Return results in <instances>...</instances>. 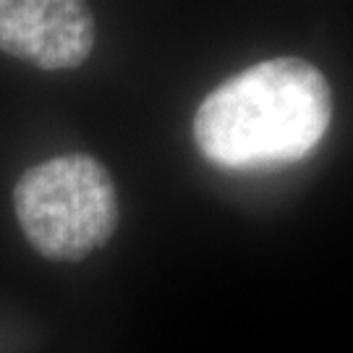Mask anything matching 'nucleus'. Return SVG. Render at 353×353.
Wrapping results in <instances>:
<instances>
[{
  "mask_svg": "<svg viewBox=\"0 0 353 353\" xmlns=\"http://www.w3.org/2000/svg\"><path fill=\"white\" fill-rule=\"evenodd\" d=\"M332 89L303 58H270L212 89L194 115V141L228 170L278 168L306 157L327 134Z\"/></svg>",
  "mask_w": 353,
  "mask_h": 353,
  "instance_id": "f257e3e1",
  "label": "nucleus"
},
{
  "mask_svg": "<svg viewBox=\"0 0 353 353\" xmlns=\"http://www.w3.org/2000/svg\"><path fill=\"white\" fill-rule=\"evenodd\" d=\"M16 217L34 252L52 262H81L118 225V194L108 168L81 152L29 168L13 191Z\"/></svg>",
  "mask_w": 353,
  "mask_h": 353,
  "instance_id": "f03ea898",
  "label": "nucleus"
},
{
  "mask_svg": "<svg viewBox=\"0 0 353 353\" xmlns=\"http://www.w3.org/2000/svg\"><path fill=\"white\" fill-rule=\"evenodd\" d=\"M94 48L87 0H0V50L48 71L76 68Z\"/></svg>",
  "mask_w": 353,
  "mask_h": 353,
  "instance_id": "7ed1b4c3",
  "label": "nucleus"
}]
</instances>
